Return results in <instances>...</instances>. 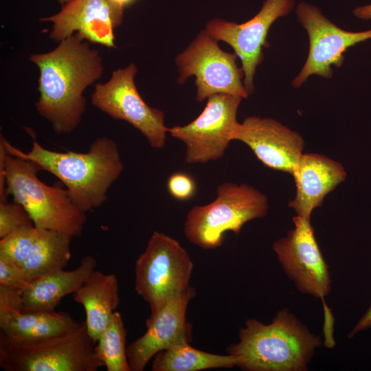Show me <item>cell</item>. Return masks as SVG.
I'll return each mask as SVG.
<instances>
[{
  "label": "cell",
  "instance_id": "f1b7e54d",
  "mask_svg": "<svg viewBox=\"0 0 371 371\" xmlns=\"http://www.w3.org/2000/svg\"><path fill=\"white\" fill-rule=\"evenodd\" d=\"M354 16L361 20H371V3L355 8L353 11Z\"/></svg>",
  "mask_w": 371,
  "mask_h": 371
},
{
  "label": "cell",
  "instance_id": "9a60e30c",
  "mask_svg": "<svg viewBox=\"0 0 371 371\" xmlns=\"http://www.w3.org/2000/svg\"><path fill=\"white\" fill-rule=\"evenodd\" d=\"M196 291L190 286L172 298L152 318L147 319L145 333L127 346L131 371H142L159 352L192 341V328L186 319L190 301Z\"/></svg>",
  "mask_w": 371,
  "mask_h": 371
},
{
  "label": "cell",
  "instance_id": "f546056e",
  "mask_svg": "<svg viewBox=\"0 0 371 371\" xmlns=\"http://www.w3.org/2000/svg\"><path fill=\"white\" fill-rule=\"evenodd\" d=\"M117 8L124 10V8L133 3L136 0H109Z\"/></svg>",
  "mask_w": 371,
  "mask_h": 371
},
{
  "label": "cell",
  "instance_id": "3957f363",
  "mask_svg": "<svg viewBox=\"0 0 371 371\" xmlns=\"http://www.w3.org/2000/svg\"><path fill=\"white\" fill-rule=\"evenodd\" d=\"M238 337L227 350L236 359V367L245 371L306 370L321 345L320 337L285 308L269 324L248 319Z\"/></svg>",
  "mask_w": 371,
  "mask_h": 371
},
{
  "label": "cell",
  "instance_id": "52a82bcc",
  "mask_svg": "<svg viewBox=\"0 0 371 371\" xmlns=\"http://www.w3.org/2000/svg\"><path fill=\"white\" fill-rule=\"evenodd\" d=\"M193 267L190 256L179 241L159 232L152 234L135 266V289L150 307L148 319L191 286Z\"/></svg>",
  "mask_w": 371,
  "mask_h": 371
},
{
  "label": "cell",
  "instance_id": "ac0fdd59",
  "mask_svg": "<svg viewBox=\"0 0 371 371\" xmlns=\"http://www.w3.org/2000/svg\"><path fill=\"white\" fill-rule=\"evenodd\" d=\"M296 187L295 198L289 202L297 215L310 220L313 210L346 177L343 166L321 154L306 153L300 157L292 174Z\"/></svg>",
  "mask_w": 371,
  "mask_h": 371
},
{
  "label": "cell",
  "instance_id": "7c38bea8",
  "mask_svg": "<svg viewBox=\"0 0 371 371\" xmlns=\"http://www.w3.org/2000/svg\"><path fill=\"white\" fill-rule=\"evenodd\" d=\"M295 4V0H265L260 11L245 23L214 19L206 25L205 30L212 37L229 44L240 58L243 83L249 95L254 91V78L256 67L264 59L263 48L268 45L270 27L279 18L288 15Z\"/></svg>",
  "mask_w": 371,
  "mask_h": 371
},
{
  "label": "cell",
  "instance_id": "4dcf8cb0",
  "mask_svg": "<svg viewBox=\"0 0 371 371\" xmlns=\"http://www.w3.org/2000/svg\"><path fill=\"white\" fill-rule=\"evenodd\" d=\"M69 1H71V0H58V3H59L61 5L65 4L66 3L69 2Z\"/></svg>",
  "mask_w": 371,
  "mask_h": 371
},
{
  "label": "cell",
  "instance_id": "e0dca14e",
  "mask_svg": "<svg viewBox=\"0 0 371 371\" xmlns=\"http://www.w3.org/2000/svg\"><path fill=\"white\" fill-rule=\"evenodd\" d=\"M21 306V291L0 285V335L38 339L74 331L82 324L65 312H23Z\"/></svg>",
  "mask_w": 371,
  "mask_h": 371
},
{
  "label": "cell",
  "instance_id": "7a4b0ae2",
  "mask_svg": "<svg viewBox=\"0 0 371 371\" xmlns=\"http://www.w3.org/2000/svg\"><path fill=\"white\" fill-rule=\"evenodd\" d=\"M0 143L8 154L32 161L56 177L84 212L104 203L109 188L124 169L117 144L107 137L95 139L86 153L52 151L34 139L31 150L24 153L2 135Z\"/></svg>",
  "mask_w": 371,
  "mask_h": 371
},
{
  "label": "cell",
  "instance_id": "5bb4252c",
  "mask_svg": "<svg viewBox=\"0 0 371 371\" xmlns=\"http://www.w3.org/2000/svg\"><path fill=\"white\" fill-rule=\"evenodd\" d=\"M123 16L124 10L109 0H71L58 13L40 21L52 24L49 36L55 42L77 33L89 43L116 48L114 30Z\"/></svg>",
  "mask_w": 371,
  "mask_h": 371
},
{
  "label": "cell",
  "instance_id": "484cf974",
  "mask_svg": "<svg viewBox=\"0 0 371 371\" xmlns=\"http://www.w3.org/2000/svg\"><path fill=\"white\" fill-rule=\"evenodd\" d=\"M167 190L170 195L180 201L192 199L196 193L197 185L194 177L185 172H175L168 178Z\"/></svg>",
  "mask_w": 371,
  "mask_h": 371
},
{
  "label": "cell",
  "instance_id": "ffe728a7",
  "mask_svg": "<svg viewBox=\"0 0 371 371\" xmlns=\"http://www.w3.org/2000/svg\"><path fill=\"white\" fill-rule=\"evenodd\" d=\"M73 299L83 306L87 332L96 343L120 302L117 276L95 269Z\"/></svg>",
  "mask_w": 371,
  "mask_h": 371
},
{
  "label": "cell",
  "instance_id": "d6986e66",
  "mask_svg": "<svg viewBox=\"0 0 371 371\" xmlns=\"http://www.w3.org/2000/svg\"><path fill=\"white\" fill-rule=\"evenodd\" d=\"M97 260L91 256L82 258L74 269H60L38 277L21 291V310L23 312H47L67 295L74 294L96 269Z\"/></svg>",
  "mask_w": 371,
  "mask_h": 371
},
{
  "label": "cell",
  "instance_id": "6da1fadb",
  "mask_svg": "<svg viewBox=\"0 0 371 371\" xmlns=\"http://www.w3.org/2000/svg\"><path fill=\"white\" fill-rule=\"evenodd\" d=\"M29 60L39 70L38 113L58 135L74 131L86 110L85 91L103 74L99 52L75 33L52 51L30 55Z\"/></svg>",
  "mask_w": 371,
  "mask_h": 371
},
{
  "label": "cell",
  "instance_id": "8992f818",
  "mask_svg": "<svg viewBox=\"0 0 371 371\" xmlns=\"http://www.w3.org/2000/svg\"><path fill=\"white\" fill-rule=\"evenodd\" d=\"M268 208L267 196L254 186L224 182L217 186L213 201L190 209L184 235L201 249H216L222 245L225 232L238 235L247 222L264 217Z\"/></svg>",
  "mask_w": 371,
  "mask_h": 371
},
{
  "label": "cell",
  "instance_id": "cb8c5ba5",
  "mask_svg": "<svg viewBox=\"0 0 371 371\" xmlns=\"http://www.w3.org/2000/svg\"><path fill=\"white\" fill-rule=\"evenodd\" d=\"M39 229L34 225L20 228L0 240V258L19 267L35 242Z\"/></svg>",
  "mask_w": 371,
  "mask_h": 371
},
{
  "label": "cell",
  "instance_id": "44dd1931",
  "mask_svg": "<svg viewBox=\"0 0 371 371\" xmlns=\"http://www.w3.org/2000/svg\"><path fill=\"white\" fill-rule=\"evenodd\" d=\"M72 236L64 232L39 229L21 268L28 280L54 272L67 265L71 258Z\"/></svg>",
  "mask_w": 371,
  "mask_h": 371
},
{
  "label": "cell",
  "instance_id": "d4e9b609",
  "mask_svg": "<svg viewBox=\"0 0 371 371\" xmlns=\"http://www.w3.org/2000/svg\"><path fill=\"white\" fill-rule=\"evenodd\" d=\"M34 225L25 208L13 201L0 202V238L25 226Z\"/></svg>",
  "mask_w": 371,
  "mask_h": 371
},
{
  "label": "cell",
  "instance_id": "2e32d148",
  "mask_svg": "<svg viewBox=\"0 0 371 371\" xmlns=\"http://www.w3.org/2000/svg\"><path fill=\"white\" fill-rule=\"evenodd\" d=\"M232 139L243 142L263 165L293 174L304 141L296 131L269 117L250 116L236 126Z\"/></svg>",
  "mask_w": 371,
  "mask_h": 371
},
{
  "label": "cell",
  "instance_id": "7402d4cb",
  "mask_svg": "<svg viewBox=\"0 0 371 371\" xmlns=\"http://www.w3.org/2000/svg\"><path fill=\"white\" fill-rule=\"evenodd\" d=\"M236 360L230 355H221L194 348L182 343L156 354L152 362L153 371H199L236 367Z\"/></svg>",
  "mask_w": 371,
  "mask_h": 371
},
{
  "label": "cell",
  "instance_id": "ba28073f",
  "mask_svg": "<svg viewBox=\"0 0 371 371\" xmlns=\"http://www.w3.org/2000/svg\"><path fill=\"white\" fill-rule=\"evenodd\" d=\"M217 41L206 30H202L178 55V83L183 84L188 77L194 76L198 102L217 93L247 98L249 95L243 81V71L236 63L237 55L222 50Z\"/></svg>",
  "mask_w": 371,
  "mask_h": 371
},
{
  "label": "cell",
  "instance_id": "5b68a950",
  "mask_svg": "<svg viewBox=\"0 0 371 371\" xmlns=\"http://www.w3.org/2000/svg\"><path fill=\"white\" fill-rule=\"evenodd\" d=\"M85 321L58 335L13 339L0 335V367L5 371H97L102 363Z\"/></svg>",
  "mask_w": 371,
  "mask_h": 371
},
{
  "label": "cell",
  "instance_id": "9c48e42d",
  "mask_svg": "<svg viewBox=\"0 0 371 371\" xmlns=\"http://www.w3.org/2000/svg\"><path fill=\"white\" fill-rule=\"evenodd\" d=\"M137 71L134 63L114 70L107 82L94 85L91 102L111 117L137 128L150 147L161 149L169 128L165 125L164 113L148 105L139 93L134 81Z\"/></svg>",
  "mask_w": 371,
  "mask_h": 371
},
{
  "label": "cell",
  "instance_id": "8fae6325",
  "mask_svg": "<svg viewBox=\"0 0 371 371\" xmlns=\"http://www.w3.org/2000/svg\"><path fill=\"white\" fill-rule=\"evenodd\" d=\"M242 99L230 94L212 95L203 111L192 122L168 129L172 137L185 144L188 164H203L224 155L238 124L236 115Z\"/></svg>",
  "mask_w": 371,
  "mask_h": 371
},
{
  "label": "cell",
  "instance_id": "277c9868",
  "mask_svg": "<svg viewBox=\"0 0 371 371\" xmlns=\"http://www.w3.org/2000/svg\"><path fill=\"white\" fill-rule=\"evenodd\" d=\"M41 170L32 161L8 154L0 143V197L11 195L39 229L81 236L86 212L74 203L62 182L49 186L41 181L37 176Z\"/></svg>",
  "mask_w": 371,
  "mask_h": 371
},
{
  "label": "cell",
  "instance_id": "4316f807",
  "mask_svg": "<svg viewBox=\"0 0 371 371\" xmlns=\"http://www.w3.org/2000/svg\"><path fill=\"white\" fill-rule=\"evenodd\" d=\"M30 282L23 269L0 258V285L22 291Z\"/></svg>",
  "mask_w": 371,
  "mask_h": 371
},
{
  "label": "cell",
  "instance_id": "4fadbf2b",
  "mask_svg": "<svg viewBox=\"0 0 371 371\" xmlns=\"http://www.w3.org/2000/svg\"><path fill=\"white\" fill-rule=\"evenodd\" d=\"M294 228L276 241L273 249L286 275L297 289L323 298L331 290V279L310 220L293 217Z\"/></svg>",
  "mask_w": 371,
  "mask_h": 371
},
{
  "label": "cell",
  "instance_id": "83f0119b",
  "mask_svg": "<svg viewBox=\"0 0 371 371\" xmlns=\"http://www.w3.org/2000/svg\"><path fill=\"white\" fill-rule=\"evenodd\" d=\"M371 327V306L368 308L367 311L359 319L357 323L353 327V328L348 333V337L352 338L357 333L363 331Z\"/></svg>",
  "mask_w": 371,
  "mask_h": 371
},
{
  "label": "cell",
  "instance_id": "30bf717a",
  "mask_svg": "<svg viewBox=\"0 0 371 371\" xmlns=\"http://www.w3.org/2000/svg\"><path fill=\"white\" fill-rule=\"evenodd\" d=\"M295 12L298 21L308 34L309 49L303 67L291 82L295 88L301 87L311 76L332 78L333 67L342 65L344 53L348 48L371 39V30H343L328 19L318 7L309 3L300 2Z\"/></svg>",
  "mask_w": 371,
  "mask_h": 371
},
{
  "label": "cell",
  "instance_id": "603a6c76",
  "mask_svg": "<svg viewBox=\"0 0 371 371\" xmlns=\"http://www.w3.org/2000/svg\"><path fill=\"white\" fill-rule=\"evenodd\" d=\"M126 344L124 321L120 312L115 311L96 341L94 354L107 371H131Z\"/></svg>",
  "mask_w": 371,
  "mask_h": 371
}]
</instances>
